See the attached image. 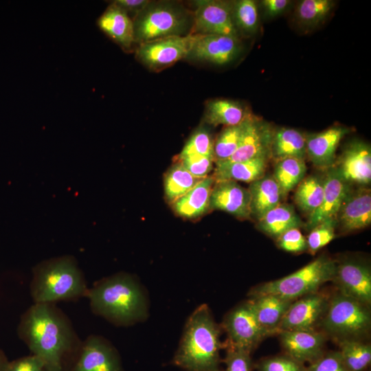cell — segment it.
<instances>
[{"instance_id":"6da1fadb","label":"cell","mask_w":371,"mask_h":371,"mask_svg":"<svg viewBox=\"0 0 371 371\" xmlns=\"http://www.w3.org/2000/svg\"><path fill=\"white\" fill-rule=\"evenodd\" d=\"M17 335L46 371H69L82 341L56 304L33 303L21 315Z\"/></svg>"},{"instance_id":"7a4b0ae2","label":"cell","mask_w":371,"mask_h":371,"mask_svg":"<svg viewBox=\"0 0 371 371\" xmlns=\"http://www.w3.org/2000/svg\"><path fill=\"white\" fill-rule=\"evenodd\" d=\"M87 297L93 313L117 326H130L147 317L145 293L128 273H117L95 282Z\"/></svg>"},{"instance_id":"3957f363","label":"cell","mask_w":371,"mask_h":371,"mask_svg":"<svg viewBox=\"0 0 371 371\" xmlns=\"http://www.w3.org/2000/svg\"><path fill=\"white\" fill-rule=\"evenodd\" d=\"M220 328L206 304L188 317L172 363L186 371H223Z\"/></svg>"},{"instance_id":"277c9868","label":"cell","mask_w":371,"mask_h":371,"mask_svg":"<svg viewBox=\"0 0 371 371\" xmlns=\"http://www.w3.org/2000/svg\"><path fill=\"white\" fill-rule=\"evenodd\" d=\"M85 276L76 258L65 255L38 263L32 269L30 293L34 303L56 304L86 297Z\"/></svg>"},{"instance_id":"5b68a950","label":"cell","mask_w":371,"mask_h":371,"mask_svg":"<svg viewBox=\"0 0 371 371\" xmlns=\"http://www.w3.org/2000/svg\"><path fill=\"white\" fill-rule=\"evenodd\" d=\"M135 43L192 32L193 13L181 3L170 1H151L133 20Z\"/></svg>"},{"instance_id":"8992f818","label":"cell","mask_w":371,"mask_h":371,"mask_svg":"<svg viewBox=\"0 0 371 371\" xmlns=\"http://www.w3.org/2000/svg\"><path fill=\"white\" fill-rule=\"evenodd\" d=\"M336 261L322 255L299 270L280 279L269 281L254 287L249 297L272 295L294 301L306 295L318 291L321 286L332 281Z\"/></svg>"},{"instance_id":"52a82bcc","label":"cell","mask_w":371,"mask_h":371,"mask_svg":"<svg viewBox=\"0 0 371 371\" xmlns=\"http://www.w3.org/2000/svg\"><path fill=\"white\" fill-rule=\"evenodd\" d=\"M370 306L337 292L329 300L320 326L328 335L338 340H361L370 331Z\"/></svg>"},{"instance_id":"ba28073f","label":"cell","mask_w":371,"mask_h":371,"mask_svg":"<svg viewBox=\"0 0 371 371\" xmlns=\"http://www.w3.org/2000/svg\"><path fill=\"white\" fill-rule=\"evenodd\" d=\"M193 39V34L170 36L139 44L136 50L137 59L151 70H160L182 58H186Z\"/></svg>"},{"instance_id":"9c48e42d","label":"cell","mask_w":371,"mask_h":371,"mask_svg":"<svg viewBox=\"0 0 371 371\" xmlns=\"http://www.w3.org/2000/svg\"><path fill=\"white\" fill-rule=\"evenodd\" d=\"M194 4L191 34L240 37L233 21L232 1L201 0Z\"/></svg>"},{"instance_id":"30bf717a","label":"cell","mask_w":371,"mask_h":371,"mask_svg":"<svg viewBox=\"0 0 371 371\" xmlns=\"http://www.w3.org/2000/svg\"><path fill=\"white\" fill-rule=\"evenodd\" d=\"M330 297L316 291L293 301L278 327L284 330H316L326 312Z\"/></svg>"},{"instance_id":"8fae6325","label":"cell","mask_w":371,"mask_h":371,"mask_svg":"<svg viewBox=\"0 0 371 371\" xmlns=\"http://www.w3.org/2000/svg\"><path fill=\"white\" fill-rule=\"evenodd\" d=\"M69 371H124L119 352L102 336L90 335L81 346Z\"/></svg>"},{"instance_id":"7c38bea8","label":"cell","mask_w":371,"mask_h":371,"mask_svg":"<svg viewBox=\"0 0 371 371\" xmlns=\"http://www.w3.org/2000/svg\"><path fill=\"white\" fill-rule=\"evenodd\" d=\"M241 49L240 38L238 37L221 34H193L186 58L224 65L234 61L240 54Z\"/></svg>"},{"instance_id":"4fadbf2b","label":"cell","mask_w":371,"mask_h":371,"mask_svg":"<svg viewBox=\"0 0 371 371\" xmlns=\"http://www.w3.org/2000/svg\"><path fill=\"white\" fill-rule=\"evenodd\" d=\"M227 343L251 353L266 337L247 301L233 308L225 317Z\"/></svg>"},{"instance_id":"5bb4252c","label":"cell","mask_w":371,"mask_h":371,"mask_svg":"<svg viewBox=\"0 0 371 371\" xmlns=\"http://www.w3.org/2000/svg\"><path fill=\"white\" fill-rule=\"evenodd\" d=\"M332 281L340 293L370 305L371 270L368 264L354 259L336 262Z\"/></svg>"},{"instance_id":"9a60e30c","label":"cell","mask_w":371,"mask_h":371,"mask_svg":"<svg viewBox=\"0 0 371 371\" xmlns=\"http://www.w3.org/2000/svg\"><path fill=\"white\" fill-rule=\"evenodd\" d=\"M350 186L364 187L371 181V149L370 145L356 140L348 144L334 166Z\"/></svg>"},{"instance_id":"2e32d148","label":"cell","mask_w":371,"mask_h":371,"mask_svg":"<svg viewBox=\"0 0 371 371\" xmlns=\"http://www.w3.org/2000/svg\"><path fill=\"white\" fill-rule=\"evenodd\" d=\"M274 129L270 124L251 115L245 133L236 151L225 161L235 162L255 158H271Z\"/></svg>"},{"instance_id":"e0dca14e","label":"cell","mask_w":371,"mask_h":371,"mask_svg":"<svg viewBox=\"0 0 371 371\" xmlns=\"http://www.w3.org/2000/svg\"><path fill=\"white\" fill-rule=\"evenodd\" d=\"M337 225L344 232L363 229L371 223V194L364 187L350 189L336 216Z\"/></svg>"},{"instance_id":"ac0fdd59","label":"cell","mask_w":371,"mask_h":371,"mask_svg":"<svg viewBox=\"0 0 371 371\" xmlns=\"http://www.w3.org/2000/svg\"><path fill=\"white\" fill-rule=\"evenodd\" d=\"M210 208L224 211L240 219H249V192L235 181H215L210 195Z\"/></svg>"},{"instance_id":"d6986e66","label":"cell","mask_w":371,"mask_h":371,"mask_svg":"<svg viewBox=\"0 0 371 371\" xmlns=\"http://www.w3.org/2000/svg\"><path fill=\"white\" fill-rule=\"evenodd\" d=\"M284 354L309 364L324 353V334L317 330H284L278 333Z\"/></svg>"},{"instance_id":"ffe728a7","label":"cell","mask_w":371,"mask_h":371,"mask_svg":"<svg viewBox=\"0 0 371 371\" xmlns=\"http://www.w3.org/2000/svg\"><path fill=\"white\" fill-rule=\"evenodd\" d=\"M335 166L327 169L324 174V193L321 205L308 216L306 228L311 230L320 223L336 219L339 207L351 188Z\"/></svg>"},{"instance_id":"44dd1931","label":"cell","mask_w":371,"mask_h":371,"mask_svg":"<svg viewBox=\"0 0 371 371\" xmlns=\"http://www.w3.org/2000/svg\"><path fill=\"white\" fill-rule=\"evenodd\" d=\"M349 132L346 127L335 126L320 133L306 135V156L319 168L333 167L336 161L338 145Z\"/></svg>"},{"instance_id":"7402d4cb","label":"cell","mask_w":371,"mask_h":371,"mask_svg":"<svg viewBox=\"0 0 371 371\" xmlns=\"http://www.w3.org/2000/svg\"><path fill=\"white\" fill-rule=\"evenodd\" d=\"M292 302L272 295L250 297L247 300L266 337L278 334L279 325Z\"/></svg>"},{"instance_id":"603a6c76","label":"cell","mask_w":371,"mask_h":371,"mask_svg":"<svg viewBox=\"0 0 371 371\" xmlns=\"http://www.w3.org/2000/svg\"><path fill=\"white\" fill-rule=\"evenodd\" d=\"M251 218L257 221L269 211L281 204L286 194L272 175H265L250 183Z\"/></svg>"},{"instance_id":"cb8c5ba5","label":"cell","mask_w":371,"mask_h":371,"mask_svg":"<svg viewBox=\"0 0 371 371\" xmlns=\"http://www.w3.org/2000/svg\"><path fill=\"white\" fill-rule=\"evenodd\" d=\"M98 25L113 41L124 49L135 43L133 20L123 9L112 3L100 16Z\"/></svg>"},{"instance_id":"d4e9b609","label":"cell","mask_w":371,"mask_h":371,"mask_svg":"<svg viewBox=\"0 0 371 371\" xmlns=\"http://www.w3.org/2000/svg\"><path fill=\"white\" fill-rule=\"evenodd\" d=\"M215 181L212 176L203 179L192 190L170 204L174 212L187 219H196L210 209V201Z\"/></svg>"},{"instance_id":"484cf974","label":"cell","mask_w":371,"mask_h":371,"mask_svg":"<svg viewBox=\"0 0 371 371\" xmlns=\"http://www.w3.org/2000/svg\"><path fill=\"white\" fill-rule=\"evenodd\" d=\"M269 159L259 157L243 161H215L212 176L215 181L232 180L251 183L265 175Z\"/></svg>"},{"instance_id":"4316f807","label":"cell","mask_w":371,"mask_h":371,"mask_svg":"<svg viewBox=\"0 0 371 371\" xmlns=\"http://www.w3.org/2000/svg\"><path fill=\"white\" fill-rule=\"evenodd\" d=\"M302 225L293 206L286 203L271 210L257 221L258 229L275 240L287 230L300 228Z\"/></svg>"},{"instance_id":"83f0119b","label":"cell","mask_w":371,"mask_h":371,"mask_svg":"<svg viewBox=\"0 0 371 371\" xmlns=\"http://www.w3.org/2000/svg\"><path fill=\"white\" fill-rule=\"evenodd\" d=\"M251 114L240 102L228 99H214L206 102L205 122L216 126L239 124Z\"/></svg>"},{"instance_id":"f1b7e54d","label":"cell","mask_w":371,"mask_h":371,"mask_svg":"<svg viewBox=\"0 0 371 371\" xmlns=\"http://www.w3.org/2000/svg\"><path fill=\"white\" fill-rule=\"evenodd\" d=\"M306 157V135L291 128L274 129L271 158L278 161L287 157L304 159Z\"/></svg>"},{"instance_id":"f546056e","label":"cell","mask_w":371,"mask_h":371,"mask_svg":"<svg viewBox=\"0 0 371 371\" xmlns=\"http://www.w3.org/2000/svg\"><path fill=\"white\" fill-rule=\"evenodd\" d=\"M324 193V175H311L297 185L294 201L298 207L308 215L322 204Z\"/></svg>"},{"instance_id":"4dcf8cb0","label":"cell","mask_w":371,"mask_h":371,"mask_svg":"<svg viewBox=\"0 0 371 371\" xmlns=\"http://www.w3.org/2000/svg\"><path fill=\"white\" fill-rule=\"evenodd\" d=\"M202 179L194 177L181 164L176 161L164 175V188L166 200L172 204L192 190Z\"/></svg>"},{"instance_id":"1f68e13d","label":"cell","mask_w":371,"mask_h":371,"mask_svg":"<svg viewBox=\"0 0 371 371\" xmlns=\"http://www.w3.org/2000/svg\"><path fill=\"white\" fill-rule=\"evenodd\" d=\"M306 169L304 159L287 157L276 161L272 176L287 194L305 177Z\"/></svg>"},{"instance_id":"d6a6232c","label":"cell","mask_w":371,"mask_h":371,"mask_svg":"<svg viewBox=\"0 0 371 371\" xmlns=\"http://www.w3.org/2000/svg\"><path fill=\"white\" fill-rule=\"evenodd\" d=\"M239 124L225 126L218 134L214 143V159L225 161L236 151L243 139L250 117Z\"/></svg>"},{"instance_id":"836d02e7","label":"cell","mask_w":371,"mask_h":371,"mask_svg":"<svg viewBox=\"0 0 371 371\" xmlns=\"http://www.w3.org/2000/svg\"><path fill=\"white\" fill-rule=\"evenodd\" d=\"M337 351L346 367L351 371H364L370 363L371 346L362 340L349 339L339 342Z\"/></svg>"},{"instance_id":"e575fe53","label":"cell","mask_w":371,"mask_h":371,"mask_svg":"<svg viewBox=\"0 0 371 371\" xmlns=\"http://www.w3.org/2000/svg\"><path fill=\"white\" fill-rule=\"evenodd\" d=\"M232 18L240 36L254 35L259 27L258 3L254 0L232 1Z\"/></svg>"},{"instance_id":"d590c367","label":"cell","mask_w":371,"mask_h":371,"mask_svg":"<svg viewBox=\"0 0 371 371\" xmlns=\"http://www.w3.org/2000/svg\"><path fill=\"white\" fill-rule=\"evenodd\" d=\"M335 5L331 0H303L295 9L297 22L303 27L313 28L329 15Z\"/></svg>"},{"instance_id":"8d00e7d4","label":"cell","mask_w":371,"mask_h":371,"mask_svg":"<svg viewBox=\"0 0 371 371\" xmlns=\"http://www.w3.org/2000/svg\"><path fill=\"white\" fill-rule=\"evenodd\" d=\"M214 140L208 128L199 126L186 142L177 157L201 155L214 158Z\"/></svg>"},{"instance_id":"74e56055","label":"cell","mask_w":371,"mask_h":371,"mask_svg":"<svg viewBox=\"0 0 371 371\" xmlns=\"http://www.w3.org/2000/svg\"><path fill=\"white\" fill-rule=\"evenodd\" d=\"M336 219L326 220L310 230L306 239L307 249L312 254L328 244L335 236Z\"/></svg>"},{"instance_id":"f35d334b","label":"cell","mask_w":371,"mask_h":371,"mask_svg":"<svg viewBox=\"0 0 371 371\" xmlns=\"http://www.w3.org/2000/svg\"><path fill=\"white\" fill-rule=\"evenodd\" d=\"M255 367L258 371H306V369L304 363L286 354L262 359Z\"/></svg>"},{"instance_id":"ab89813d","label":"cell","mask_w":371,"mask_h":371,"mask_svg":"<svg viewBox=\"0 0 371 371\" xmlns=\"http://www.w3.org/2000/svg\"><path fill=\"white\" fill-rule=\"evenodd\" d=\"M177 162L194 177L204 179L214 170V159L212 157L201 155H188L177 157Z\"/></svg>"},{"instance_id":"60d3db41","label":"cell","mask_w":371,"mask_h":371,"mask_svg":"<svg viewBox=\"0 0 371 371\" xmlns=\"http://www.w3.org/2000/svg\"><path fill=\"white\" fill-rule=\"evenodd\" d=\"M224 371H252L253 364L249 352L226 343Z\"/></svg>"},{"instance_id":"b9f144b4","label":"cell","mask_w":371,"mask_h":371,"mask_svg":"<svg viewBox=\"0 0 371 371\" xmlns=\"http://www.w3.org/2000/svg\"><path fill=\"white\" fill-rule=\"evenodd\" d=\"M276 242L280 249L287 252H302L307 249L306 239L299 228L287 230L276 240Z\"/></svg>"},{"instance_id":"7bdbcfd3","label":"cell","mask_w":371,"mask_h":371,"mask_svg":"<svg viewBox=\"0 0 371 371\" xmlns=\"http://www.w3.org/2000/svg\"><path fill=\"white\" fill-rule=\"evenodd\" d=\"M306 371H351L343 362L337 351L324 353L319 359L309 364Z\"/></svg>"},{"instance_id":"ee69618b","label":"cell","mask_w":371,"mask_h":371,"mask_svg":"<svg viewBox=\"0 0 371 371\" xmlns=\"http://www.w3.org/2000/svg\"><path fill=\"white\" fill-rule=\"evenodd\" d=\"M4 371H46V369L43 361L31 354L9 361Z\"/></svg>"},{"instance_id":"f6af8a7d","label":"cell","mask_w":371,"mask_h":371,"mask_svg":"<svg viewBox=\"0 0 371 371\" xmlns=\"http://www.w3.org/2000/svg\"><path fill=\"white\" fill-rule=\"evenodd\" d=\"M265 15L273 18L282 14L291 4L289 0H262L259 3Z\"/></svg>"},{"instance_id":"bcb514c9","label":"cell","mask_w":371,"mask_h":371,"mask_svg":"<svg viewBox=\"0 0 371 371\" xmlns=\"http://www.w3.org/2000/svg\"><path fill=\"white\" fill-rule=\"evenodd\" d=\"M149 2L148 0H116L113 3L123 9L128 14L132 12L135 13L136 16Z\"/></svg>"},{"instance_id":"7dc6e473","label":"cell","mask_w":371,"mask_h":371,"mask_svg":"<svg viewBox=\"0 0 371 371\" xmlns=\"http://www.w3.org/2000/svg\"><path fill=\"white\" fill-rule=\"evenodd\" d=\"M9 360L1 349H0V371H4Z\"/></svg>"}]
</instances>
